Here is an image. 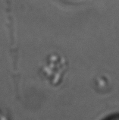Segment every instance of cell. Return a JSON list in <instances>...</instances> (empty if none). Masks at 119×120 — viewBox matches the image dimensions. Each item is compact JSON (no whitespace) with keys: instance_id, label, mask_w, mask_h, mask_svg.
Instances as JSON below:
<instances>
[]
</instances>
